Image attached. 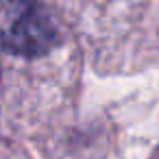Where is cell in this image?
Masks as SVG:
<instances>
[{"instance_id": "1", "label": "cell", "mask_w": 159, "mask_h": 159, "mask_svg": "<svg viewBox=\"0 0 159 159\" xmlns=\"http://www.w3.org/2000/svg\"><path fill=\"white\" fill-rule=\"evenodd\" d=\"M59 31L37 0H0V46L18 57H42L55 48Z\"/></svg>"}]
</instances>
